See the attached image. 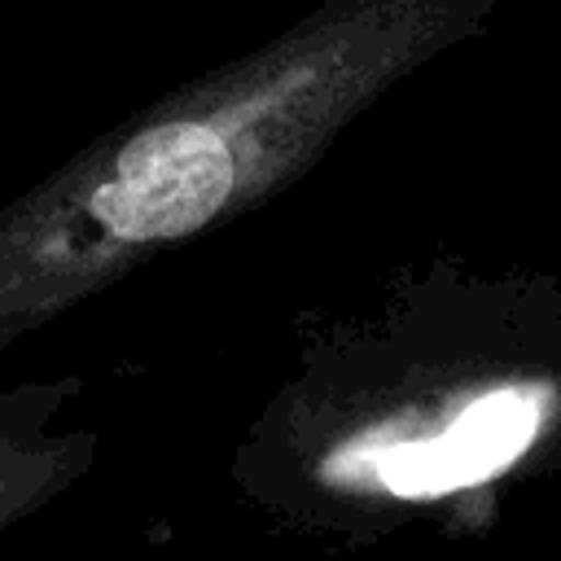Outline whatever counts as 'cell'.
Segmentation results:
<instances>
[{"label": "cell", "mask_w": 561, "mask_h": 561, "mask_svg": "<svg viewBox=\"0 0 561 561\" xmlns=\"http://www.w3.org/2000/svg\"><path fill=\"white\" fill-rule=\"evenodd\" d=\"M259 127L263 118L241 105L162 118L110 158L75 210L114 245L188 237L237 197L254 167Z\"/></svg>", "instance_id": "obj_1"}, {"label": "cell", "mask_w": 561, "mask_h": 561, "mask_svg": "<svg viewBox=\"0 0 561 561\" xmlns=\"http://www.w3.org/2000/svg\"><path fill=\"white\" fill-rule=\"evenodd\" d=\"M539 425V408L517 390H491L473 399L438 438L394 443L377 451V478L394 491L421 495L456 482H473L513 460Z\"/></svg>", "instance_id": "obj_2"}, {"label": "cell", "mask_w": 561, "mask_h": 561, "mask_svg": "<svg viewBox=\"0 0 561 561\" xmlns=\"http://www.w3.org/2000/svg\"><path fill=\"white\" fill-rule=\"evenodd\" d=\"M79 469V451L57 438L0 430V530L48 500Z\"/></svg>", "instance_id": "obj_3"}]
</instances>
